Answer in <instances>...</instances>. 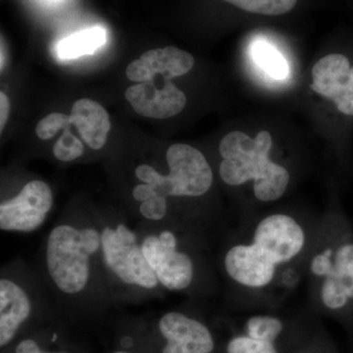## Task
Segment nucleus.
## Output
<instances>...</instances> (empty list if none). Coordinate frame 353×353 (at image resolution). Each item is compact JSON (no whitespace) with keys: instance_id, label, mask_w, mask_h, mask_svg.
I'll list each match as a JSON object with an SVG mask.
<instances>
[{"instance_id":"obj_1","label":"nucleus","mask_w":353,"mask_h":353,"mask_svg":"<svg viewBox=\"0 0 353 353\" xmlns=\"http://www.w3.org/2000/svg\"><path fill=\"white\" fill-rule=\"evenodd\" d=\"M321 214L292 209L241 216L215 248V265L230 313L266 311L280 272L307 257Z\"/></svg>"},{"instance_id":"obj_2","label":"nucleus","mask_w":353,"mask_h":353,"mask_svg":"<svg viewBox=\"0 0 353 353\" xmlns=\"http://www.w3.org/2000/svg\"><path fill=\"white\" fill-rule=\"evenodd\" d=\"M38 270L61 314H101L115 305L101 259L97 211L70 210L41 243Z\"/></svg>"},{"instance_id":"obj_3","label":"nucleus","mask_w":353,"mask_h":353,"mask_svg":"<svg viewBox=\"0 0 353 353\" xmlns=\"http://www.w3.org/2000/svg\"><path fill=\"white\" fill-rule=\"evenodd\" d=\"M137 227L146 261L165 292L201 303L221 292L214 241L173 224L137 221Z\"/></svg>"},{"instance_id":"obj_4","label":"nucleus","mask_w":353,"mask_h":353,"mask_svg":"<svg viewBox=\"0 0 353 353\" xmlns=\"http://www.w3.org/2000/svg\"><path fill=\"white\" fill-rule=\"evenodd\" d=\"M305 303L322 318H353V229L336 206L320 218L314 243L306 260Z\"/></svg>"},{"instance_id":"obj_5","label":"nucleus","mask_w":353,"mask_h":353,"mask_svg":"<svg viewBox=\"0 0 353 353\" xmlns=\"http://www.w3.org/2000/svg\"><path fill=\"white\" fill-rule=\"evenodd\" d=\"M101 259L115 305L162 299L166 294L146 261L137 221L115 212L97 211Z\"/></svg>"},{"instance_id":"obj_6","label":"nucleus","mask_w":353,"mask_h":353,"mask_svg":"<svg viewBox=\"0 0 353 353\" xmlns=\"http://www.w3.org/2000/svg\"><path fill=\"white\" fill-rule=\"evenodd\" d=\"M273 145V138L267 131L260 132L255 138L243 132H231L221 141L218 175L232 189L252 185L250 214L259 211V206L280 201L289 192L292 172L272 158Z\"/></svg>"},{"instance_id":"obj_7","label":"nucleus","mask_w":353,"mask_h":353,"mask_svg":"<svg viewBox=\"0 0 353 353\" xmlns=\"http://www.w3.org/2000/svg\"><path fill=\"white\" fill-rule=\"evenodd\" d=\"M321 318L305 305L280 311L230 313L218 325L226 330L223 353H290L313 333Z\"/></svg>"},{"instance_id":"obj_8","label":"nucleus","mask_w":353,"mask_h":353,"mask_svg":"<svg viewBox=\"0 0 353 353\" xmlns=\"http://www.w3.org/2000/svg\"><path fill=\"white\" fill-rule=\"evenodd\" d=\"M60 313L37 269L20 259L0 272V348L7 350L28 331Z\"/></svg>"},{"instance_id":"obj_9","label":"nucleus","mask_w":353,"mask_h":353,"mask_svg":"<svg viewBox=\"0 0 353 353\" xmlns=\"http://www.w3.org/2000/svg\"><path fill=\"white\" fill-rule=\"evenodd\" d=\"M197 301L169 309L150 322H138L137 353H223L219 331Z\"/></svg>"},{"instance_id":"obj_10","label":"nucleus","mask_w":353,"mask_h":353,"mask_svg":"<svg viewBox=\"0 0 353 353\" xmlns=\"http://www.w3.org/2000/svg\"><path fill=\"white\" fill-rule=\"evenodd\" d=\"M54 205L52 190L43 180L28 181L15 196L0 202V230L6 233L38 231Z\"/></svg>"},{"instance_id":"obj_11","label":"nucleus","mask_w":353,"mask_h":353,"mask_svg":"<svg viewBox=\"0 0 353 353\" xmlns=\"http://www.w3.org/2000/svg\"><path fill=\"white\" fill-rule=\"evenodd\" d=\"M311 75V90L353 117V67L348 58L339 53L326 55L316 62Z\"/></svg>"},{"instance_id":"obj_12","label":"nucleus","mask_w":353,"mask_h":353,"mask_svg":"<svg viewBox=\"0 0 353 353\" xmlns=\"http://www.w3.org/2000/svg\"><path fill=\"white\" fill-rule=\"evenodd\" d=\"M126 99L139 115L154 119H166L182 112L187 105V97L171 80H165L161 87L157 79L132 85L125 94Z\"/></svg>"},{"instance_id":"obj_13","label":"nucleus","mask_w":353,"mask_h":353,"mask_svg":"<svg viewBox=\"0 0 353 353\" xmlns=\"http://www.w3.org/2000/svg\"><path fill=\"white\" fill-rule=\"evenodd\" d=\"M194 65V58L190 53L166 46L146 51L128 66L126 74L130 81L137 83L148 82L158 75L172 80L189 73Z\"/></svg>"},{"instance_id":"obj_14","label":"nucleus","mask_w":353,"mask_h":353,"mask_svg":"<svg viewBox=\"0 0 353 353\" xmlns=\"http://www.w3.org/2000/svg\"><path fill=\"white\" fill-rule=\"evenodd\" d=\"M59 314L30 330L1 353H80L67 338Z\"/></svg>"},{"instance_id":"obj_15","label":"nucleus","mask_w":353,"mask_h":353,"mask_svg":"<svg viewBox=\"0 0 353 353\" xmlns=\"http://www.w3.org/2000/svg\"><path fill=\"white\" fill-rule=\"evenodd\" d=\"M72 125L90 148L101 150L108 141L111 124L108 111L99 102L83 99L76 101L72 108Z\"/></svg>"},{"instance_id":"obj_16","label":"nucleus","mask_w":353,"mask_h":353,"mask_svg":"<svg viewBox=\"0 0 353 353\" xmlns=\"http://www.w3.org/2000/svg\"><path fill=\"white\" fill-rule=\"evenodd\" d=\"M108 41L106 30L101 26L88 28L71 34L58 43L57 54L60 59H75L92 54Z\"/></svg>"},{"instance_id":"obj_17","label":"nucleus","mask_w":353,"mask_h":353,"mask_svg":"<svg viewBox=\"0 0 353 353\" xmlns=\"http://www.w3.org/2000/svg\"><path fill=\"white\" fill-rule=\"evenodd\" d=\"M250 53L255 64L274 80H285L289 77V63L275 46L264 41H254Z\"/></svg>"},{"instance_id":"obj_18","label":"nucleus","mask_w":353,"mask_h":353,"mask_svg":"<svg viewBox=\"0 0 353 353\" xmlns=\"http://www.w3.org/2000/svg\"><path fill=\"white\" fill-rule=\"evenodd\" d=\"M246 12L278 16L290 12L297 0H224Z\"/></svg>"},{"instance_id":"obj_19","label":"nucleus","mask_w":353,"mask_h":353,"mask_svg":"<svg viewBox=\"0 0 353 353\" xmlns=\"http://www.w3.org/2000/svg\"><path fill=\"white\" fill-rule=\"evenodd\" d=\"M85 153V146L82 141L72 134L70 127L65 129L64 134L54 143L52 148L53 157L58 161L72 162L82 157Z\"/></svg>"},{"instance_id":"obj_20","label":"nucleus","mask_w":353,"mask_h":353,"mask_svg":"<svg viewBox=\"0 0 353 353\" xmlns=\"http://www.w3.org/2000/svg\"><path fill=\"white\" fill-rule=\"evenodd\" d=\"M333 347L331 339L321 321L313 333L296 350L290 353H328Z\"/></svg>"},{"instance_id":"obj_21","label":"nucleus","mask_w":353,"mask_h":353,"mask_svg":"<svg viewBox=\"0 0 353 353\" xmlns=\"http://www.w3.org/2000/svg\"><path fill=\"white\" fill-rule=\"evenodd\" d=\"M71 125L70 116L62 113H51L39 121L36 127V134L39 139L46 141L57 136L60 130L67 129Z\"/></svg>"},{"instance_id":"obj_22","label":"nucleus","mask_w":353,"mask_h":353,"mask_svg":"<svg viewBox=\"0 0 353 353\" xmlns=\"http://www.w3.org/2000/svg\"><path fill=\"white\" fill-rule=\"evenodd\" d=\"M10 112V101L4 92H0V129L3 130Z\"/></svg>"},{"instance_id":"obj_23","label":"nucleus","mask_w":353,"mask_h":353,"mask_svg":"<svg viewBox=\"0 0 353 353\" xmlns=\"http://www.w3.org/2000/svg\"><path fill=\"white\" fill-rule=\"evenodd\" d=\"M110 353H137V352H132V350H125V348L117 347V348H115V350H114L113 352H111Z\"/></svg>"},{"instance_id":"obj_24","label":"nucleus","mask_w":353,"mask_h":353,"mask_svg":"<svg viewBox=\"0 0 353 353\" xmlns=\"http://www.w3.org/2000/svg\"><path fill=\"white\" fill-rule=\"evenodd\" d=\"M48 1H59V0H48Z\"/></svg>"}]
</instances>
